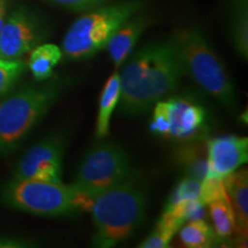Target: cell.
Wrapping results in <instances>:
<instances>
[{
  "label": "cell",
  "mask_w": 248,
  "mask_h": 248,
  "mask_svg": "<svg viewBox=\"0 0 248 248\" xmlns=\"http://www.w3.org/2000/svg\"><path fill=\"white\" fill-rule=\"evenodd\" d=\"M170 110V138L182 141L202 138L206 124V110L187 99L172 98L168 100Z\"/></svg>",
  "instance_id": "11"
},
{
  "label": "cell",
  "mask_w": 248,
  "mask_h": 248,
  "mask_svg": "<svg viewBox=\"0 0 248 248\" xmlns=\"http://www.w3.org/2000/svg\"><path fill=\"white\" fill-rule=\"evenodd\" d=\"M190 75L204 92L230 110L237 109L234 85L226 73L224 64L197 28H186L171 37Z\"/></svg>",
  "instance_id": "3"
},
{
  "label": "cell",
  "mask_w": 248,
  "mask_h": 248,
  "mask_svg": "<svg viewBox=\"0 0 248 248\" xmlns=\"http://www.w3.org/2000/svg\"><path fill=\"white\" fill-rule=\"evenodd\" d=\"M170 110L169 104L167 101H157L154 105L153 110V119L151 121L150 130L154 135L160 136V137L169 139L170 137Z\"/></svg>",
  "instance_id": "23"
},
{
  "label": "cell",
  "mask_w": 248,
  "mask_h": 248,
  "mask_svg": "<svg viewBox=\"0 0 248 248\" xmlns=\"http://www.w3.org/2000/svg\"><path fill=\"white\" fill-rule=\"evenodd\" d=\"M128 152L115 142H99L90 150L77 169L71 185L88 197L107 190L133 176Z\"/></svg>",
  "instance_id": "7"
},
{
  "label": "cell",
  "mask_w": 248,
  "mask_h": 248,
  "mask_svg": "<svg viewBox=\"0 0 248 248\" xmlns=\"http://www.w3.org/2000/svg\"><path fill=\"white\" fill-rule=\"evenodd\" d=\"M229 12V30L232 44L244 60L248 58L247 0H226Z\"/></svg>",
  "instance_id": "15"
},
{
  "label": "cell",
  "mask_w": 248,
  "mask_h": 248,
  "mask_svg": "<svg viewBox=\"0 0 248 248\" xmlns=\"http://www.w3.org/2000/svg\"><path fill=\"white\" fill-rule=\"evenodd\" d=\"M138 13L128 18L115 31L106 46L110 60L113 61L116 70L120 69L123 62L132 53L141 33L150 24V20L146 15Z\"/></svg>",
  "instance_id": "13"
},
{
  "label": "cell",
  "mask_w": 248,
  "mask_h": 248,
  "mask_svg": "<svg viewBox=\"0 0 248 248\" xmlns=\"http://www.w3.org/2000/svg\"><path fill=\"white\" fill-rule=\"evenodd\" d=\"M26 69V64L18 60L0 59V98L13 88Z\"/></svg>",
  "instance_id": "22"
},
{
  "label": "cell",
  "mask_w": 248,
  "mask_h": 248,
  "mask_svg": "<svg viewBox=\"0 0 248 248\" xmlns=\"http://www.w3.org/2000/svg\"><path fill=\"white\" fill-rule=\"evenodd\" d=\"M31 244L24 239L13 237H0V248H18L29 247Z\"/></svg>",
  "instance_id": "26"
},
{
  "label": "cell",
  "mask_w": 248,
  "mask_h": 248,
  "mask_svg": "<svg viewBox=\"0 0 248 248\" xmlns=\"http://www.w3.org/2000/svg\"><path fill=\"white\" fill-rule=\"evenodd\" d=\"M201 182L191 177H185L176 185L172 193L170 194L168 202L166 204L164 210L171 209L176 204L185 200H195L200 197Z\"/></svg>",
  "instance_id": "21"
},
{
  "label": "cell",
  "mask_w": 248,
  "mask_h": 248,
  "mask_svg": "<svg viewBox=\"0 0 248 248\" xmlns=\"http://www.w3.org/2000/svg\"><path fill=\"white\" fill-rule=\"evenodd\" d=\"M5 17H6V1L0 2V31L5 23Z\"/></svg>",
  "instance_id": "27"
},
{
  "label": "cell",
  "mask_w": 248,
  "mask_h": 248,
  "mask_svg": "<svg viewBox=\"0 0 248 248\" xmlns=\"http://www.w3.org/2000/svg\"><path fill=\"white\" fill-rule=\"evenodd\" d=\"M1 1H4V0H0V2H1Z\"/></svg>",
  "instance_id": "28"
},
{
  "label": "cell",
  "mask_w": 248,
  "mask_h": 248,
  "mask_svg": "<svg viewBox=\"0 0 248 248\" xmlns=\"http://www.w3.org/2000/svg\"><path fill=\"white\" fill-rule=\"evenodd\" d=\"M48 1L74 12H84L97 8L111 0H48Z\"/></svg>",
  "instance_id": "25"
},
{
  "label": "cell",
  "mask_w": 248,
  "mask_h": 248,
  "mask_svg": "<svg viewBox=\"0 0 248 248\" xmlns=\"http://www.w3.org/2000/svg\"><path fill=\"white\" fill-rule=\"evenodd\" d=\"M0 198L11 208L46 217L86 210L91 200L71 184L37 179H12L2 187Z\"/></svg>",
  "instance_id": "6"
},
{
  "label": "cell",
  "mask_w": 248,
  "mask_h": 248,
  "mask_svg": "<svg viewBox=\"0 0 248 248\" xmlns=\"http://www.w3.org/2000/svg\"><path fill=\"white\" fill-rule=\"evenodd\" d=\"M62 88L60 80L28 84L0 102V153L8 154L16 150L57 101Z\"/></svg>",
  "instance_id": "5"
},
{
  "label": "cell",
  "mask_w": 248,
  "mask_h": 248,
  "mask_svg": "<svg viewBox=\"0 0 248 248\" xmlns=\"http://www.w3.org/2000/svg\"><path fill=\"white\" fill-rule=\"evenodd\" d=\"M176 153V161L179 168L187 177L201 182L208 173V157H207L206 139L182 141Z\"/></svg>",
  "instance_id": "14"
},
{
  "label": "cell",
  "mask_w": 248,
  "mask_h": 248,
  "mask_svg": "<svg viewBox=\"0 0 248 248\" xmlns=\"http://www.w3.org/2000/svg\"><path fill=\"white\" fill-rule=\"evenodd\" d=\"M208 173L213 177H225L239 169L248 160V139L233 135L206 139ZM206 176V177H207Z\"/></svg>",
  "instance_id": "10"
},
{
  "label": "cell",
  "mask_w": 248,
  "mask_h": 248,
  "mask_svg": "<svg viewBox=\"0 0 248 248\" xmlns=\"http://www.w3.org/2000/svg\"><path fill=\"white\" fill-rule=\"evenodd\" d=\"M148 199L145 188L130 177L91 197L88 209L92 215V244L114 247L129 239L146 218Z\"/></svg>",
  "instance_id": "2"
},
{
  "label": "cell",
  "mask_w": 248,
  "mask_h": 248,
  "mask_svg": "<svg viewBox=\"0 0 248 248\" xmlns=\"http://www.w3.org/2000/svg\"><path fill=\"white\" fill-rule=\"evenodd\" d=\"M142 0H124L101 5L83 14L71 24L62 42L67 60H85L106 47L115 31L142 7Z\"/></svg>",
  "instance_id": "4"
},
{
  "label": "cell",
  "mask_w": 248,
  "mask_h": 248,
  "mask_svg": "<svg viewBox=\"0 0 248 248\" xmlns=\"http://www.w3.org/2000/svg\"><path fill=\"white\" fill-rule=\"evenodd\" d=\"M121 85L119 70L114 73L107 79L106 84L102 89L100 98H99V111L97 117V126H95V137L98 139L105 138L109 132L110 117L120 100Z\"/></svg>",
  "instance_id": "16"
},
{
  "label": "cell",
  "mask_w": 248,
  "mask_h": 248,
  "mask_svg": "<svg viewBox=\"0 0 248 248\" xmlns=\"http://www.w3.org/2000/svg\"><path fill=\"white\" fill-rule=\"evenodd\" d=\"M213 223L217 244L226 243L233 234L237 237V225L228 195L207 204Z\"/></svg>",
  "instance_id": "18"
},
{
  "label": "cell",
  "mask_w": 248,
  "mask_h": 248,
  "mask_svg": "<svg viewBox=\"0 0 248 248\" xmlns=\"http://www.w3.org/2000/svg\"><path fill=\"white\" fill-rule=\"evenodd\" d=\"M178 231L179 240L184 247L209 248L217 245L215 232L204 218L185 222Z\"/></svg>",
  "instance_id": "19"
},
{
  "label": "cell",
  "mask_w": 248,
  "mask_h": 248,
  "mask_svg": "<svg viewBox=\"0 0 248 248\" xmlns=\"http://www.w3.org/2000/svg\"><path fill=\"white\" fill-rule=\"evenodd\" d=\"M62 58V51L54 44L37 45L31 49L28 67L37 82H44L53 75V70Z\"/></svg>",
  "instance_id": "17"
},
{
  "label": "cell",
  "mask_w": 248,
  "mask_h": 248,
  "mask_svg": "<svg viewBox=\"0 0 248 248\" xmlns=\"http://www.w3.org/2000/svg\"><path fill=\"white\" fill-rule=\"evenodd\" d=\"M66 139L61 133H53L33 145L15 169L13 179L61 183L62 157Z\"/></svg>",
  "instance_id": "8"
},
{
  "label": "cell",
  "mask_w": 248,
  "mask_h": 248,
  "mask_svg": "<svg viewBox=\"0 0 248 248\" xmlns=\"http://www.w3.org/2000/svg\"><path fill=\"white\" fill-rule=\"evenodd\" d=\"M39 20L27 8L14 11L0 31V59L18 60L44 38Z\"/></svg>",
  "instance_id": "9"
},
{
  "label": "cell",
  "mask_w": 248,
  "mask_h": 248,
  "mask_svg": "<svg viewBox=\"0 0 248 248\" xmlns=\"http://www.w3.org/2000/svg\"><path fill=\"white\" fill-rule=\"evenodd\" d=\"M184 224L181 219L175 217L172 214L163 212L159 222L152 233L146 239H144L139 245L142 248H167L169 247L170 241L173 235L177 233L181 226Z\"/></svg>",
  "instance_id": "20"
},
{
  "label": "cell",
  "mask_w": 248,
  "mask_h": 248,
  "mask_svg": "<svg viewBox=\"0 0 248 248\" xmlns=\"http://www.w3.org/2000/svg\"><path fill=\"white\" fill-rule=\"evenodd\" d=\"M184 64L172 39L148 44L130 54L119 69V107L124 115L146 113L178 88Z\"/></svg>",
  "instance_id": "1"
},
{
  "label": "cell",
  "mask_w": 248,
  "mask_h": 248,
  "mask_svg": "<svg viewBox=\"0 0 248 248\" xmlns=\"http://www.w3.org/2000/svg\"><path fill=\"white\" fill-rule=\"evenodd\" d=\"M226 191L224 186V181L222 177H213L207 176L201 181L200 197L199 200L203 204H208L219 198L225 197Z\"/></svg>",
  "instance_id": "24"
},
{
  "label": "cell",
  "mask_w": 248,
  "mask_h": 248,
  "mask_svg": "<svg viewBox=\"0 0 248 248\" xmlns=\"http://www.w3.org/2000/svg\"><path fill=\"white\" fill-rule=\"evenodd\" d=\"M237 225V240L244 244L248 234V171L237 169L223 177Z\"/></svg>",
  "instance_id": "12"
}]
</instances>
